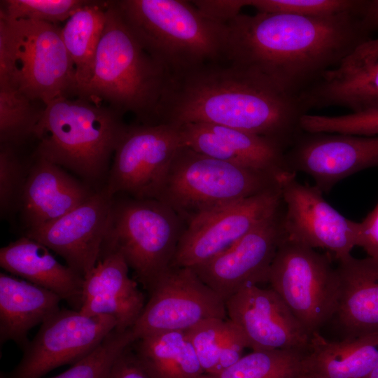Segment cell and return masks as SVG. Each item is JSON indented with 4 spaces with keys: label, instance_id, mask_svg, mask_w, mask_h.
<instances>
[{
    "label": "cell",
    "instance_id": "cell-1",
    "mask_svg": "<svg viewBox=\"0 0 378 378\" xmlns=\"http://www.w3.org/2000/svg\"><path fill=\"white\" fill-rule=\"evenodd\" d=\"M362 13H240L227 23L226 60L259 74L284 94L300 97L372 39Z\"/></svg>",
    "mask_w": 378,
    "mask_h": 378
},
{
    "label": "cell",
    "instance_id": "cell-2",
    "mask_svg": "<svg viewBox=\"0 0 378 378\" xmlns=\"http://www.w3.org/2000/svg\"><path fill=\"white\" fill-rule=\"evenodd\" d=\"M307 109L259 74L227 60L169 75L153 125L204 122L266 137L288 148Z\"/></svg>",
    "mask_w": 378,
    "mask_h": 378
},
{
    "label": "cell",
    "instance_id": "cell-3",
    "mask_svg": "<svg viewBox=\"0 0 378 378\" xmlns=\"http://www.w3.org/2000/svg\"><path fill=\"white\" fill-rule=\"evenodd\" d=\"M114 3L126 24L167 76L226 60L227 24L206 16L191 1Z\"/></svg>",
    "mask_w": 378,
    "mask_h": 378
},
{
    "label": "cell",
    "instance_id": "cell-4",
    "mask_svg": "<svg viewBox=\"0 0 378 378\" xmlns=\"http://www.w3.org/2000/svg\"><path fill=\"white\" fill-rule=\"evenodd\" d=\"M46 105L34 129L33 154L76 173L89 184L106 181L111 160L127 125L108 106L78 97Z\"/></svg>",
    "mask_w": 378,
    "mask_h": 378
},
{
    "label": "cell",
    "instance_id": "cell-5",
    "mask_svg": "<svg viewBox=\"0 0 378 378\" xmlns=\"http://www.w3.org/2000/svg\"><path fill=\"white\" fill-rule=\"evenodd\" d=\"M167 74L126 24L114 1H107L106 21L90 80L77 97L134 114L153 125Z\"/></svg>",
    "mask_w": 378,
    "mask_h": 378
},
{
    "label": "cell",
    "instance_id": "cell-6",
    "mask_svg": "<svg viewBox=\"0 0 378 378\" xmlns=\"http://www.w3.org/2000/svg\"><path fill=\"white\" fill-rule=\"evenodd\" d=\"M58 24L0 18V83L45 105L76 95L74 64Z\"/></svg>",
    "mask_w": 378,
    "mask_h": 378
},
{
    "label": "cell",
    "instance_id": "cell-7",
    "mask_svg": "<svg viewBox=\"0 0 378 378\" xmlns=\"http://www.w3.org/2000/svg\"><path fill=\"white\" fill-rule=\"evenodd\" d=\"M285 178L184 146L171 164L158 200L173 209L186 225L211 210L279 188Z\"/></svg>",
    "mask_w": 378,
    "mask_h": 378
},
{
    "label": "cell",
    "instance_id": "cell-8",
    "mask_svg": "<svg viewBox=\"0 0 378 378\" xmlns=\"http://www.w3.org/2000/svg\"><path fill=\"white\" fill-rule=\"evenodd\" d=\"M186 223L155 199L113 197L102 248L120 253L148 293L172 265Z\"/></svg>",
    "mask_w": 378,
    "mask_h": 378
},
{
    "label": "cell",
    "instance_id": "cell-9",
    "mask_svg": "<svg viewBox=\"0 0 378 378\" xmlns=\"http://www.w3.org/2000/svg\"><path fill=\"white\" fill-rule=\"evenodd\" d=\"M331 258L285 235L270 269V288L310 337L336 312L339 285Z\"/></svg>",
    "mask_w": 378,
    "mask_h": 378
},
{
    "label": "cell",
    "instance_id": "cell-10",
    "mask_svg": "<svg viewBox=\"0 0 378 378\" xmlns=\"http://www.w3.org/2000/svg\"><path fill=\"white\" fill-rule=\"evenodd\" d=\"M184 146L177 125H127L103 187L113 197L158 200L171 164Z\"/></svg>",
    "mask_w": 378,
    "mask_h": 378
},
{
    "label": "cell",
    "instance_id": "cell-11",
    "mask_svg": "<svg viewBox=\"0 0 378 378\" xmlns=\"http://www.w3.org/2000/svg\"><path fill=\"white\" fill-rule=\"evenodd\" d=\"M116 326L110 316L60 309L41 325L18 364L1 372L0 378H43L58 367L72 365L94 351Z\"/></svg>",
    "mask_w": 378,
    "mask_h": 378
},
{
    "label": "cell",
    "instance_id": "cell-12",
    "mask_svg": "<svg viewBox=\"0 0 378 378\" xmlns=\"http://www.w3.org/2000/svg\"><path fill=\"white\" fill-rule=\"evenodd\" d=\"M283 204L281 186L202 214L186 225L171 267H195L224 252Z\"/></svg>",
    "mask_w": 378,
    "mask_h": 378
},
{
    "label": "cell",
    "instance_id": "cell-13",
    "mask_svg": "<svg viewBox=\"0 0 378 378\" xmlns=\"http://www.w3.org/2000/svg\"><path fill=\"white\" fill-rule=\"evenodd\" d=\"M148 294L132 328L136 340L151 334L186 331L212 318H227L225 301L191 267H171Z\"/></svg>",
    "mask_w": 378,
    "mask_h": 378
},
{
    "label": "cell",
    "instance_id": "cell-14",
    "mask_svg": "<svg viewBox=\"0 0 378 378\" xmlns=\"http://www.w3.org/2000/svg\"><path fill=\"white\" fill-rule=\"evenodd\" d=\"M315 185L302 184L296 174L281 181L286 237L308 247L326 249L340 260L356 246L359 223L335 209Z\"/></svg>",
    "mask_w": 378,
    "mask_h": 378
},
{
    "label": "cell",
    "instance_id": "cell-15",
    "mask_svg": "<svg viewBox=\"0 0 378 378\" xmlns=\"http://www.w3.org/2000/svg\"><path fill=\"white\" fill-rule=\"evenodd\" d=\"M285 161L288 172L306 173L328 192L344 178L378 167V136L302 131L286 150Z\"/></svg>",
    "mask_w": 378,
    "mask_h": 378
},
{
    "label": "cell",
    "instance_id": "cell-16",
    "mask_svg": "<svg viewBox=\"0 0 378 378\" xmlns=\"http://www.w3.org/2000/svg\"><path fill=\"white\" fill-rule=\"evenodd\" d=\"M283 205L230 248L192 267L224 301L246 284L268 282L272 260L285 238Z\"/></svg>",
    "mask_w": 378,
    "mask_h": 378
},
{
    "label": "cell",
    "instance_id": "cell-17",
    "mask_svg": "<svg viewBox=\"0 0 378 378\" xmlns=\"http://www.w3.org/2000/svg\"><path fill=\"white\" fill-rule=\"evenodd\" d=\"M225 304L227 318L240 330L253 351H307L311 337L272 288L246 284Z\"/></svg>",
    "mask_w": 378,
    "mask_h": 378
},
{
    "label": "cell",
    "instance_id": "cell-18",
    "mask_svg": "<svg viewBox=\"0 0 378 378\" xmlns=\"http://www.w3.org/2000/svg\"><path fill=\"white\" fill-rule=\"evenodd\" d=\"M113 197L102 187L71 211L40 227L22 233L61 256L84 276L99 260Z\"/></svg>",
    "mask_w": 378,
    "mask_h": 378
},
{
    "label": "cell",
    "instance_id": "cell-19",
    "mask_svg": "<svg viewBox=\"0 0 378 378\" xmlns=\"http://www.w3.org/2000/svg\"><path fill=\"white\" fill-rule=\"evenodd\" d=\"M129 269L120 253L102 249L95 266L83 278L79 311L90 316H110L118 330L132 329L146 302Z\"/></svg>",
    "mask_w": 378,
    "mask_h": 378
},
{
    "label": "cell",
    "instance_id": "cell-20",
    "mask_svg": "<svg viewBox=\"0 0 378 378\" xmlns=\"http://www.w3.org/2000/svg\"><path fill=\"white\" fill-rule=\"evenodd\" d=\"M186 146L203 155L284 178L287 148L266 137L218 125H177Z\"/></svg>",
    "mask_w": 378,
    "mask_h": 378
},
{
    "label": "cell",
    "instance_id": "cell-21",
    "mask_svg": "<svg viewBox=\"0 0 378 378\" xmlns=\"http://www.w3.org/2000/svg\"><path fill=\"white\" fill-rule=\"evenodd\" d=\"M97 190L74 178L59 165L32 153L18 211L23 232L61 218Z\"/></svg>",
    "mask_w": 378,
    "mask_h": 378
},
{
    "label": "cell",
    "instance_id": "cell-22",
    "mask_svg": "<svg viewBox=\"0 0 378 378\" xmlns=\"http://www.w3.org/2000/svg\"><path fill=\"white\" fill-rule=\"evenodd\" d=\"M0 265L11 275L54 293L79 311L83 277L59 262L41 243L26 236L11 241L0 249Z\"/></svg>",
    "mask_w": 378,
    "mask_h": 378
},
{
    "label": "cell",
    "instance_id": "cell-23",
    "mask_svg": "<svg viewBox=\"0 0 378 378\" xmlns=\"http://www.w3.org/2000/svg\"><path fill=\"white\" fill-rule=\"evenodd\" d=\"M337 316L346 337L378 332V259L337 260Z\"/></svg>",
    "mask_w": 378,
    "mask_h": 378
},
{
    "label": "cell",
    "instance_id": "cell-24",
    "mask_svg": "<svg viewBox=\"0 0 378 378\" xmlns=\"http://www.w3.org/2000/svg\"><path fill=\"white\" fill-rule=\"evenodd\" d=\"M61 298L22 279L0 274V343L13 342L23 351L28 332L60 309Z\"/></svg>",
    "mask_w": 378,
    "mask_h": 378
},
{
    "label": "cell",
    "instance_id": "cell-25",
    "mask_svg": "<svg viewBox=\"0 0 378 378\" xmlns=\"http://www.w3.org/2000/svg\"><path fill=\"white\" fill-rule=\"evenodd\" d=\"M378 364V332L330 341L313 332L302 362L306 378H365Z\"/></svg>",
    "mask_w": 378,
    "mask_h": 378
},
{
    "label": "cell",
    "instance_id": "cell-26",
    "mask_svg": "<svg viewBox=\"0 0 378 378\" xmlns=\"http://www.w3.org/2000/svg\"><path fill=\"white\" fill-rule=\"evenodd\" d=\"M300 97L308 111L330 106L352 112L378 108V60L360 67L329 71Z\"/></svg>",
    "mask_w": 378,
    "mask_h": 378
},
{
    "label": "cell",
    "instance_id": "cell-27",
    "mask_svg": "<svg viewBox=\"0 0 378 378\" xmlns=\"http://www.w3.org/2000/svg\"><path fill=\"white\" fill-rule=\"evenodd\" d=\"M130 347L150 378H202L205 374L185 331L146 335Z\"/></svg>",
    "mask_w": 378,
    "mask_h": 378
},
{
    "label": "cell",
    "instance_id": "cell-28",
    "mask_svg": "<svg viewBox=\"0 0 378 378\" xmlns=\"http://www.w3.org/2000/svg\"><path fill=\"white\" fill-rule=\"evenodd\" d=\"M106 10L107 1H88L62 27V38L76 71V96L91 78Z\"/></svg>",
    "mask_w": 378,
    "mask_h": 378
},
{
    "label": "cell",
    "instance_id": "cell-29",
    "mask_svg": "<svg viewBox=\"0 0 378 378\" xmlns=\"http://www.w3.org/2000/svg\"><path fill=\"white\" fill-rule=\"evenodd\" d=\"M205 374L215 375L243 356L247 342L229 318L204 320L185 331Z\"/></svg>",
    "mask_w": 378,
    "mask_h": 378
},
{
    "label": "cell",
    "instance_id": "cell-30",
    "mask_svg": "<svg viewBox=\"0 0 378 378\" xmlns=\"http://www.w3.org/2000/svg\"><path fill=\"white\" fill-rule=\"evenodd\" d=\"M307 351L293 349L253 351L215 375L202 378H297Z\"/></svg>",
    "mask_w": 378,
    "mask_h": 378
},
{
    "label": "cell",
    "instance_id": "cell-31",
    "mask_svg": "<svg viewBox=\"0 0 378 378\" xmlns=\"http://www.w3.org/2000/svg\"><path fill=\"white\" fill-rule=\"evenodd\" d=\"M46 105L0 83V144L20 146L33 138Z\"/></svg>",
    "mask_w": 378,
    "mask_h": 378
},
{
    "label": "cell",
    "instance_id": "cell-32",
    "mask_svg": "<svg viewBox=\"0 0 378 378\" xmlns=\"http://www.w3.org/2000/svg\"><path fill=\"white\" fill-rule=\"evenodd\" d=\"M18 147L0 144V211L4 218L18 212L31 162V155L24 158Z\"/></svg>",
    "mask_w": 378,
    "mask_h": 378
},
{
    "label": "cell",
    "instance_id": "cell-33",
    "mask_svg": "<svg viewBox=\"0 0 378 378\" xmlns=\"http://www.w3.org/2000/svg\"><path fill=\"white\" fill-rule=\"evenodd\" d=\"M134 340L131 329H114L88 356L63 372L47 378H106L117 358Z\"/></svg>",
    "mask_w": 378,
    "mask_h": 378
},
{
    "label": "cell",
    "instance_id": "cell-34",
    "mask_svg": "<svg viewBox=\"0 0 378 378\" xmlns=\"http://www.w3.org/2000/svg\"><path fill=\"white\" fill-rule=\"evenodd\" d=\"M86 0H1L0 18L57 24L66 21Z\"/></svg>",
    "mask_w": 378,
    "mask_h": 378
},
{
    "label": "cell",
    "instance_id": "cell-35",
    "mask_svg": "<svg viewBox=\"0 0 378 378\" xmlns=\"http://www.w3.org/2000/svg\"><path fill=\"white\" fill-rule=\"evenodd\" d=\"M366 0H246L259 13L319 18L361 11Z\"/></svg>",
    "mask_w": 378,
    "mask_h": 378
},
{
    "label": "cell",
    "instance_id": "cell-36",
    "mask_svg": "<svg viewBox=\"0 0 378 378\" xmlns=\"http://www.w3.org/2000/svg\"><path fill=\"white\" fill-rule=\"evenodd\" d=\"M300 127L307 132L378 136V108L336 116L306 114Z\"/></svg>",
    "mask_w": 378,
    "mask_h": 378
},
{
    "label": "cell",
    "instance_id": "cell-37",
    "mask_svg": "<svg viewBox=\"0 0 378 378\" xmlns=\"http://www.w3.org/2000/svg\"><path fill=\"white\" fill-rule=\"evenodd\" d=\"M191 2L206 16L227 24L246 6V0H197Z\"/></svg>",
    "mask_w": 378,
    "mask_h": 378
},
{
    "label": "cell",
    "instance_id": "cell-38",
    "mask_svg": "<svg viewBox=\"0 0 378 378\" xmlns=\"http://www.w3.org/2000/svg\"><path fill=\"white\" fill-rule=\"evenodd\" d=\"M356 246L363 248L368 257L378 259V203L359 223Z\"/></svg>",
    "mask_w": 378,
    "mask_h": 378
},
{
    "label": "cell",
    "instance_id": "cell-39",
    "mask_svg": "<svg viewBox=\"0 0 378 378\" xmlns=\"http://www.w3.org/2000/svg\"><path fill=\"white\" fill-rule=\"evenodd\" d=\"M130 345L117 358L106 378H150L134 356Z\"/></svg>",
    "mask_w": 378,
    "mask_h": 378
},
{
    "label": "cell",
    "instance_id": "cell-40",
    "mask_svg": "<svg viewBox=\"0 0 378 378\" xmlns=\"http://www.w3.org/2000/svg\"><path fill=\"white\" fill-rule=\"evenodd\" d=\"M378 60V38L371 39L358 47L342 64L341 68H356Z\"/></svg>",
    "mask_w": 378,
    "mask_h": 378
},
{
    "label": "cell",
    "instance_id": "cell-41",
    "mask_svg": "<svg viewBox=\"0 0 378 378\" xmlns=\"http://www.w3.org/2000/svg\"><path fill=\"white\" fill-rule=\"evenodd\" d=\"M362 21L370 34L378 30V0H366Z\"/></svg>",
    "mask_w": 378,
    "mask_h": 378
},
{
    "label": "cell",
    "instance_id": "cell-42",
    "mask_svg": "<svg viewBox=\"0 0 378 378\" xmlns=\"http://www.w3.org/2000/svg\"><path fill=\"white\" fill-rule=\"evenodd\" d=\"M365 378H378V364Z\"/></svg>",
    "mask_w": 378,
    "mask_h": 378
},
{
    "label": "cell",
    "instance_id": "cell-43",
    "mask_svg": "<svg viewBox=\"0 0 378 378\" xmlns=\"http://www.w3.org/2000/svg\"><path fill=\"white\" fill-rule=\"evenodd\" d=\"M297 378H306L305 377L302 376V375H300Z\"/></svg>",
    "mask_w": 378,
    "mask_h": 378
}]
</instances>
